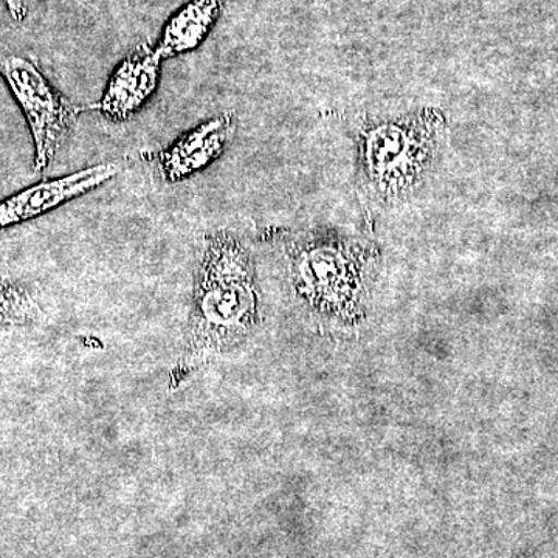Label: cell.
Instances as JSON below:
<instances>
[{
    "label": "cell",
    "mask_w": 558,
    "mask_h": 558,
    "mask_svg": "<svg viewBox=\"0 0 558 558\" xmlns=\"http://www.w3.org/2000/svg\"><path fill=\"white\" fill-rule=\"evenodd\" d=\"M258 318L259 293L248 245L234 231H209L194 271L185 343L171 368V389L241 344Z\"/></svg>",
    "instance_id": "6da1fadb"
},
{
    "label": "cell",
    "mask_w": 558,
    "mask_h": 558,
    "mask_svg": "<svg viewBox=\"0 0 558 558\" xmlns=\"http://www.w3.org/2000/svg\"><path fill=\"white\" fill-rule=\"evenodd\" d=\"M43 315L35 295L10 279L0 277V326H25Z\"/></svg>",
    "instance_id": "9c48e42d"
},
{
    "label": "cell",
    "mask_w": 558,
    "mask_h": 558,
    "mask_svg": "<svg viewBox=\"0 0 558 558\" xmlns=\"http://www.w3.org/2000/svg\"><path fill=\"white\" fill-rule=\"evenodd\" d=\"M161 57L148 44H140L113 70L101 100L89 109L109 121H126L137 113L159 86Z\"/></svg>",
    "instance_id": "52a82bcc"
},
{
    "label": "cell",
    "mask_w": 558,
    "mask_h": 558,
    "mask_svg": "<svg viewBox=\"0 0 558 558\" xmlns=\"http://www.w3.org/2000/svg\"><path fill=\"white\" fill-rule=\"evenodd\" d=\"M446 130V116L433 108L363 124L357 137L360 180L373 199L396 204L414 193L435 167Z\"/></svg>",
    "instance_id": "7a4b0ae2"
},
{
    "label": "cell",
    "mask_w": 558,
    "mask_h": 558,
    "mask_svg": "<svg viewBox=\"0 0 558 558\" xmlns=\"http://www.w3.org/2000/svg\"><path fill=\"white\" fill-rule=\"evenodd\" d=\"M286 253L293 289L312 311L337 317L357 306L373 258L368 245L315 230L292 238Z\"/></svg>",
    "instance_id": "3957f363"
},
{
    "label": "cell",
    "mask_w": 558,
    "mask_h": 558,
    "mask_svg": "<svg viewBox=\"0 0 558 558\" xmlns=\"http://www.w3.org/2000/svg\"><path fill=\"white\" fill-rule=\"evenodd\" d=\"M3 2L9 7L11 17H13L14 21L22 22L25 20V16H27V9H25L22 0H3Z\"/></svg>",
    "instance_id": "30bf717a"
},
{
    "label": "cell",
    "mask_w": 558,
    "mask_h": 558,
    "mask_svg": "<svg viewBox=\"0 0 558 558\" xmlns=\"http://www.w3.org/2000/svg\"><path fill=\"white\" fill-rule=\"evenodd\" d=\"M0 75L20 102L35 142V171L49 170L86 108L54 89L31 58L0 46Z\"/></svg>",
    "instance_id": "277c9868"
},
{
    "label": "cell",
    "mask_w": 558,
    "mask_h": 558,
    "mask_svg": "<svg viewBox=\"0 0 558 558\" xmlns=\"http://www.w3.org/2000/svg\"><path fill=\"white\" fill-rule=\"evenodd\" d=\"M234 132L236 116L233 112L220 113L180 135L167 148L145 150L142 156L161 182H182L219 159Z\"/></svg>",
    "instance_id": "5b68a950"
},
{
    "label": "cell",
    "mask_w": 558,
    "mask_h": 558,
    "mask_svg": "<svg viewBox=\"0 0 558 558\" xmlns=\"http://www.w3.org/2000/svg\"><path fill=\"white\" fill-rule=\"evenodd\" d=\"M223 0H190L165 25L156 50L161 60L197 49L222 13Z\"/></svg>",
    "instance_id": "ba28073f"
},
{
    "label": "cell",
    "mask_w": 558,
    "mask_h": 558,
    "mask_svg": "<svg viewBox=\"0 0 558 558\" xmlns=\"http://www.w3.org/2000/svg\"><path fill=\"white\" fill-rule=\"evenodd\" d=\"M120 163H100L65 178L47 179L0 201V230L39 218L117 178Z\"/></svg>",
    "instance_id": "8992f818"
}]
</instances>
